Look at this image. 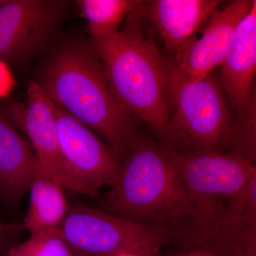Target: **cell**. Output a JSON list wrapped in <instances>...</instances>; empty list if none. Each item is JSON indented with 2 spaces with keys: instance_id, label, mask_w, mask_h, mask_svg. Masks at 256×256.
I'll return each instance as SVG.
<instances>
[{
  "instance_id": "23",
  "label": "cell",
  "mask_w": 256,
  "mask_h": 256,
  "mask_svg": "<svg viewBox=\"0 0 256 256\" xmlns=\"http://www.w3.org/2000/svg\"><path fill=\"white\" fill-rule=\"evenodd\" d=\"M6 0H0V4H3Z\"/></svg>"
},
{
  "instance_id": "18",
  "label": "cell",
  "mask_w": 256,
  "mask_h": 256,
  "mask_svg": "<svg viewBox=\"0 0 256 256\" xmlns=\"http://www.w3.org/2000/svg\"><path fill=\"white\" fill-rule=\"evenodd\" d=\"M16 84L9 64L0 60V100L6 98L10 95Z\"/></svg>"
},
{
  "instance_id": "4",
  "label": "cell",
  "mask_w": 256,
  "mask_h": 256,
  "mask_svg": "<svg viewBox=\"0 0 256 256\" xmlns=\"http://www.w3.org/2000/svg\"><path fill=\"white\" fill-rule=\"evenodd\" d=\"M169 100L176 149L228 151L235 116L218 74L188 78L170 60Z\"/></svg>"
},
{
  "instance_id": "7",
  "label": "cell",
  "mask_w": 256,
  "mask_h": 256,
  "mask_svg": "<svg viewBox=\"0 0 256 256\" xmlns=\"http://www.w3.org/2000/svg\"><path fill=\"white\" fill-rule=\"evenodd\" d=\"M65 2L6 0L0 4V60L20 65L44 50L54 37Z\"/></svg>"
},
{
  "instance_id": "21",
  "label": "cell",
  "mask_w": 256,
  "mask_h": 256,
  "mask_svg": "<svg viewBox=\"0 0 256 256\" xmlns=\"http://www.w3.org/2000/svg\"><path fill=\"white\" fill-rule=\"evenodd\" d=\"M114 256H138L134 255V254H119V255Z\"/></svg>"
},
{
  "instance_id": "22",
  "label": "cell",
  "mask_w": 256,
  "mask_h": 256,
  "mask_svg": "<svg viewBox=\"0 0 256 256\" xmlns=\"http://www.w3.org/2000/svg\"><path fill=\"white\" fill-rule=\"evenodd\" d=\"M6 225H4V224H0V229L4 228V227H6Z\"/></svg>"
},
{
  "instance_id": "1",
  "label": "cell",
  "mask_w": 256,
  "mask_h": 256,
  "mask_svg": "<svg viewBox=\"0 0 256 256\" xmlns=\"http://www.w3.org/2000/svg\"><path fill=\"white\" fill-rule=\"evenodd\" d=\"M143 3L128 15L121 31L92 40V50L120 105L162 143L175 148L170 124V60L156 43Z\"/></svg>"
},
{
  "instance_id": "11",
  "label": "cell",
  "mask_w": 256,
  "mask_h": 256,
  "mask_svg": "<svg viewBox=\"0 0 256 256\" xmlns=\"http://www.w3.org/2000/svg\"><path fill=\"white\" fill-rule=\"evenodd\" d=\"M256 1L239 24L218 74L234 114L256 109Z\"/></svg>"
},
{
  "instance_id": "12",
  "label": "cell",
  "mask_w": 256,
  "mask_h": 256,
  "mask_svg": "<svg viewBox=\"0 0 256 256\" xmlns=\"http://www.w3.org/2000/svg\"><path fill=\"white\" fill-rule=\"evenodd\" d=\"M222 4L218 0H152L144 2L143 8L148 22L174 56L195 38Z\"/></svg>"
},
{
  "instance_id": "13",
  "label": "cell",
  "mask_w": 256,
  "mask_h": 256,
  "mask_svg": "<svg viewBox=\"0 0 256 256\" xmlns=\"http://www.w3.org/2000/svg\"><path fill=\"white\" fill-rule=\"evenodd\" d=\"M38 164L30 143L0 112V197L8 203L18 202Z\"/></svg>"
},
{
  "instance_id": "8",
  "label": "cell",
  "mask_w": 256,
  "mask_h": 256,
  "mask_svg": "<svg viewBox=\"0 0 256 256\" xmlns=\"http://www.w3.org/2000/svg\"><path fill=\"white\" fill-rule=\"evenodd\" d=\"M58 142L66 170L86 194L112 186L120 171L117 156L90 128L54 104Z\"/></svg>"
},
{
  "instance_id": "20",
  "label": "cell",
  "mask_w": 256,
  "mask_h": 256,
  "mask_svg": "<svg viewBox=\"0 0 256 256\" xmlns=\"http://www.w3.org/2000/svg\"><path fill=\"white\" fill-rule=\"evenodd\" d=\"M18 228V225H8L5 228L0 229V234L6 230H10V229Z\"/></svg>"
},
{
  "instance_id": "3",
  "label": "cell",
  "mask_w": 256,
  "mask_h": 256,
  "mask_svg": "<svg viewBox=\"0 0 256 256\" xmlns=\"http://www.w3.org/2000/svg\"><path fill=\"white\" fill-rule=\"evenodd\" d=\"M172 148L138 138L107 195L114 214L166 229L188 218L190 198Z\"/></svg>"
},
{
  "instance_id": "14",
  "label": "cell",
  "mask_w": 256,
  "mask_h": 256,
  "mask_svg": "<svg viewBox=\"0 0 256 256\" xmlns=\"http://www.w3.org/2000/svg\"><path fill=\"white\" fill-rule=\"evenodd\" d=\"M213 240L237 256H255L256 176L226 202L217 216Z\"/></svg>"
},
{
  "instance_id": "19",
  "label": "cell",
  "mask_w": 256,
  "mask_h": 256,
  "mask_svg": "<svg viewBox=\"0 0 256 256\" xmlns=\"http://www.w3.org/2000/svg\"><path fill=\"white\" fill-rule=\"evenodd\" d=\"M186 256H217L214 254H210V252H192V254H188Z\"/></svg>"
},
{
  "instance_id": "2",
  "label": "cell",
  "mask_w": 256,
  "mask_h": 256,
  "mask_svg": "<svg viewBox=\"0 0 256 256\" xmlns=\"http://www.w3.org/2000/svg\"><path fill=\"white\" fill-rule=\"evenodd\" d=\"M38 84L69 114L101 134L126 158L138 140L136 118L120 105L92 48L70 45L50 56Z\"/></svg>"
},
{
  "instance_id": "5",
  "label": "cell",
  "mask_w": 256,
  "mask_h": 256,
  "mask_svg": "<svg viewBox=\"0 0 256 256\" xmlns=\"http://www.w3.org/2000/svg\"><path fill=\"white\" fill-rule=\"evenodd\" d=\"M190 198L188 218L195 233L212 239L226 202L256 176V164L234 152H194L172 148Z\"/></svg>"
},
{
  "instance_id": "9",
  "label": "cell",
  "mask_w": 256,
  "mask_h": 256,
  "mask_svg": "<svg viewBox=\"0 0 256 256\" xmlns=\"http://www.w3.org/2000/svg\"><path fill=\"white\" fill-rule=\"evenodd\" d=\"M0 112L26 133L46 176L64 188L86 194L66 170L58 142L54 104L38 82L28 84V101L24 108L21 106L10 105Z\"/></svg>"
},
{
  "instance_id": "10",
  "label": "cell",
  "mask_w": 256,
  "mask_h": 256,
  "mask_svg": "<svg viewBox=\"0 0 256 256\" xmlns=\"http://www.w3.org/2000/svg\"><path fill=\"white\" fill-rule=\"evenodd\" d=\"M254 2L236 0L216 10L204 25L201 38H194L174 56L176 68L188 78L198 79L220 66L232 46L239 24Z\"/></svg>"
},
{
  "instance_id": "6",
  "label": "cell",
  "mask_w": 256,
  "mask_h": 256,
  "mask_svg": "<svg viewBox=\"0 0 256 256\" xmlns=\"http://www.w3.org/2000/svg\"><path fill=\"white\" fill-rule=\"evenodd\" d=\"M58 233L72 255L148 256L161 246L168 230L128 220L92 207L68 210Z\"/></svg>"
},
{
  "instance_id": "17",
  "label": "cell",
  "mask_w": 256,
  "mask_h": 256,
  "mask_svg": "<svg viewBox=\"0 0 256 256\" xmlns=\"http://www.w3.org/2000/svg\"><path fill=\"white\" fill-rule=\"evenodd\" d=\"M8 256H74L60 238L58 229L31 236L26 242L10 250Z\"/></svg>"
},
{
  "instance_id": "15",
  "label": "cell",
  "mask_w": 256,
  "mask_h": 256,
  "mask_svg": "<svg viewBox=\"0 0 256 256\" xmlns=\"http://www.w3.org/2000/svg\"><path fill=\"white\" fill-rule=\"evenodd\" d=\"M28 190L30 206L23 227L28 229L31 236L58 228L68 210L62 185L46 176L38 164Z\"/></svg>"
},
{
  "instance_id": "16",
  "label": "cell",
  "mask_w": 256,
  "mask_h": 256,
  "mask_svg": "<svg viewBox=\"0 0 256 256\" xmlns=\"http://www.w3.org/2000/svg\"><path fill=\"white\" fill-rule=\"evenodd\" d=\"M142 2L139 0H78L77 4L87 21L92 40H96L117 34L124 18Z\"/></svg>"
}]
</instances>
